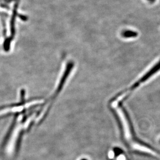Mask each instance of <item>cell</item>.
Masks as SVG:
<instances>
[{
	"label": "cell",
	"mask_w": 160,
	"mask_h": 160,
	"mask_svg": "<svg viewBox=\"0 0 160 160\" xmlns=\"http://www.w3.org/2000/svg\"><path fill=\"white\" fill-rule=\"evenodd\" d=\"M86 160V159H82V160Z\"/></svg>",
	"instance_id": "6da1fadb"
},
{
	"label": "cell",
	"mask_w": 160,
	"mask_h": 160,
	"mask_svg": "<svg viewBox=\"0 0 160 160\" xmlns=\"http://www.w3.org/2000/svg\"><path fill=\"white\" fill-rule=\"evenodd\" d=\"M149 1H151V0H149Z\"/></svg>",
	"instance_id": "7a4b0ae2"
}]
</instances>
